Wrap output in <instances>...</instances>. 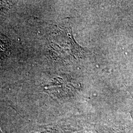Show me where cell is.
<instances>
[{
  "label": "cell",
  "instance_id": "obj_1",
  "mask_svg": "<svg viewBox=\"0 0 133 133\" xmlns=\"http://www.w3.org/2000/svg\"><path fill=\"white\" fill-rule=\"evenodd\" d=\"M49 42V52L55 60L65 61L76 59L81 55L82 48L75 41L71 29H57Z\"/></svg>",
  "mask_w": 133,
  "mask_h": 133
},
{
  "label": "cell",
  "instance_id": "obj_2",
  "mask_svg": "<svg viewBox=\"0 0 133 133\" xmlns=\"http://www.w3.org/2000/svg\"><path fill=\"white\" fill-rule=\"evenodd\" d=\"M130 115H131L132 120V121L133 122V109L131 111H130Z\"/></svg>",
  "mask_w": 133,
  "mask_h": 133
},
{
  "label": "cell",
  "instance_id": "obj_3",
  "mask_svg": "<svg viewBox=\"0 0 133 133\" xmlns=\"http://www.w3.org/2000/svg\"><path fill=\"white\" fill-rule=\"evenodd\" d=\"M0 133H2V132L1 130V128H0Z\"/></svg>",
  "mask_w": 133,
  "mask_h": 133
}]
</instances>
